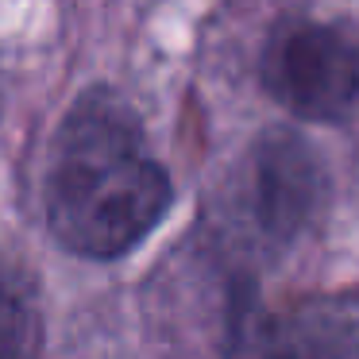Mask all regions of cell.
Returning <instances> with one entry per match:
<instances>
[{
  "mask_svg": "<svg viewBox=\"0 0 359 359\" xmlns=\"http://www.w3.org/2000/svg\"><path fill=\"white\" fill-rule=\"evenodd\" d=\"M170 178L147 151L140 120L109 93H86L62 120L47 170V220L62 248L116 259L170 209Z\"/></svg>",
  "mask_w": 359,
  "mask_h": 359,
  "instance_id": "1",
  "label": "cell"
},
{
  "mask_svg": "<svg viewBox=\"0 0 359 359\" xmlns=\"http://www.w3.org/2000/svg\"><path fill=\"white\" fill-rule=\"evenodd\" d=\"M263 86L305 120H340L359 109V35L294 24L263 50Z\"/></svg>",
  "mask_w": 359,
  "mask_h": 359,
  "instance_id": "2",
  "label": "cell"
},
{
  "mask_svg": "<svg viewBox=\"0 0 359 359\" xmlns=\"http://www.w3.org/2000/svg\"><path fill=\"white\" fill-rule=\"evenodd\" d=\"M359 351V317L340 297H302L263 305L251 294L236 302L224 359H351Z\"/></svg>",
  "mask_w": 359,
  "mask_h": 359,
  "instance_id": "3",
  "label": "cell"
},
{
  "mask_svg": "<svg viewBox=\"0 0 359 359\" xmlns=\"http://www.w3.org/2000/svg\"><path fill=\"white\" fill-rule=\"evenodd\" d=\"M325 201V170L294 132H266L251 151V217L271 240H290Z\"/></svg>",
  "mask_w": 359,
  "mask_h": 359,
  "instance_id": "4",
  "label": "cell"
},
{
  "mask_svg": "<svg viewBox=\"0 0 359 359\" xmlns=\"http://www.w3.org/2000/svg\"><path fill=\"white\" fill-rule=\"evenodd\" d=\"M39 355V302L24 271L0 266V359Z\"/></svg>",
  "mask_w": 359,
  "mask_h": 359,
  "instance_id": "5",
  "label": "cell"
}]
</instances>
